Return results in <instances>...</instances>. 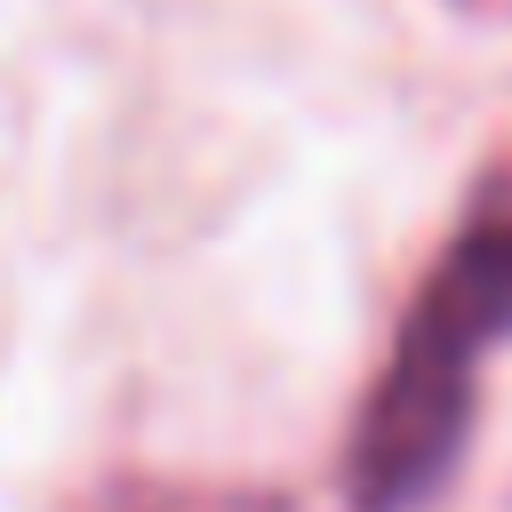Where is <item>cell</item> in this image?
Listing matches in <instances>:
<instances>
[{
  "instance_id": "cell-1",
  "label": "cell",
  "mask_w": 512,
  "mask_h": 512,
  "mask_svg": "<svg viewBox=\"0 0 512 512\" xmlns=\"http://www.w3.org/2000/svg\"><path fill=\"white\" fill-rule=\"evenodd\" d=\"M512 336V216L472 224L424 280L352 432V512H424L472 432V376Z\"/></svg>"
}]
</instances>
